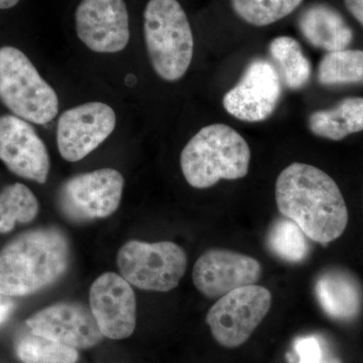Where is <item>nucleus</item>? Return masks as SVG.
Segmentation results:
<instances>
[{"label": "nucleus", "instance_id": "nucleus-1", "mask_svg": "<svg viewBox=\"0 0 363 363\" xmlns=\"http://www.w3.org/2000/svg\"><path fill=\"white\" fill-rule=\"evenodd\" d=\"M279 211L295 222L310 240L326 245L342 235L348 210L337 184L322 169L294 162L276 183Z\"/></svg>", "mask_w": 363, "mask_h": 363}, {"label": "nucleus", "instance_id": "nucleus-2", "mask_svg": "<svg viewBox=\"0 0 363 363\" xmlns=\"http://www.w3.org/2000/svg\"><path fill=\"white\" fill-rule=\"evenodd\" d=\"M70 262L65 234L39 228L16 236L0 250V292L23 297L61 278Z\"/></svg>", "mask_w": 363, "mask_h": 363}, {"label": "nucleus", "instance_id": "nucleus-3", "mask_svg": "<svg viewBox=\"0 0 363 363\" xmlns=\"http://www.w3.org/2000/svg\"><path fill=\"white\" fill-rule=\"evenodd\" d=\"M250 150L247 140L225 124L205 126L181 154L182 173L196 189L212 187L220 180H238L247 175Z\"/></svg>", "mask_w": 363, "mask_h": 363}, {"label": "nucleus", "instance_id": "nucleus-4", "mask_svg": "<svg viewBox=\"0 0 363 363\" xmlns=\"http://www.w3.org/2000/svg\"><path fill=\"white\" fill-rule=\"evenodd\" d=\"M143 33L150 63L160 77L177 81L193 59L194 38L177 0H150L143 13Z\"/></svg>", "mask_w": 363, "mask_h": 363}, {"label": "nucleus", "instance_id": "nucleus-5", "mask_svg": "<svg viewBox=\"0 0 363 363\" xmlns=\"http://www.w3.org/2000/svg\"><path fill=\"white\" fill-rule=\"evenodd\" d=\"M0 101L14 116L35 124L51 123L59 112L56 91L16 48H0Z\"/></svg>", "mask_w": 363, "mask_h": 363}, {"label": "nucleus", "instance_id": "nucleus-6", "mask_svg": "<svg viewBox=\"0 0 363 363\" xmlns=\"http://www.w3.org/2000/svg\"><path fill=\"white\" fill-rule=\"evenodd\" d=\"M117 266L130 285L150 292H169L185 274L188 259L185 250L172 241L131 240L117 253Z\"/></svg>", "mask_w": 363, "mask_h": 363}, {"label": "nucleus", "instance_id": "nucleus-7", "mask_svg": "<svg viewBox=\"0 0 363 363\" xmlns=\"http://www.w3.org/2000/svg\"><path fill=\"white\" fill-rule=\"evenodd\" d=\"M272 301V293L259 285L242 286L219 298L206 317L215 340L226 348L247 342L266 318Z\"/></svg>", "mask_w": 363, "mask_h": 363}, {"label": "nucleus", "instance_id": "nucleus-8", "mask_svg": "<svg viewBox=\"0 0 363 363\" xmlns=\"http://www.w3.org/2000/svg\"><path fill=\"white\" fill-rule=\"evenodd\" d=\"M123 188V177L114 169L78 174L62 184L58 205L72 221L106 218L118 209Z\"/></svg>", "mask_w": 363, "mask_h": 363}, {"label": "nucleus", "instance_id": "nucleus-9", "mask_svg": "<svg viewBox=\"0 0 363 363\" xmlns=\"http://www.w3.org/2000/svg\"><path fill=\"white\" fill-rule=\"evenodd\" d=\"M116 114L109 105L88 102L64 111L57 126V145L67 162L84 159L113 133Z\"/></svg>", "mask_w": 363, "mask_h": 363}, {"label": "nucleus", "instance_id": "nucleus-10", "mask_svg": "<svg viewBox=\"0 0 363 363\" xmlns=\"http://www.w3.org/2000/svg\"><path fill=\"white\" fill-rule=\"evenodd\" d=\"M281 95V81L272 62L255 59L242 77L223 98L231 116L247 123L266 121L277 108Z\"/></svg>", "mask_w": 363, "mask_h": 363}, {"label": "nucleus", "instance_id": "nucleus-11", "mask_svg": "<svg viewBox=\"0 0 363 363\" xmlns=\"http://www.w3.org/2000/svg\"><path fill=\"white\" fill-rule=\"evenodd\" d=\"M79 39L96 52L112 54L130 42V18L124 0H82L75 13Z\"/></svg>", "mask_w": 363, "mask_h": 363}, {"label": "nucleus", "instance_id": "nucleus-12", "mask_svg": "<svg viewBox=\"0 0 363 363\" xmlns=\"http://www.w3.org/2000/svg\"><path fill=\"white\" fill-rule=\"evenodd\" d=\"M260 276L259 260L233 250L212 248L196 262L192 279L205 297L219 298L236 289L255 285Z\"/></svg>", "mask_w": 363, "mask_h": 363}, {"label": "nucleus", "instance_id": "nucleus-13", "mask_svg": "<svg viewBox=\"0 0 363 363\" xmlns=\"http://www.w3.org/2000/svg\"><path fill=\"white\" fill-rule=\"evenodd\" d=\"M0 161L16 175L45 184L51 162L49 152L35 128L16 116H0Z\"/></svg>", "mask_w": 363, "mask_h": 363}, {"label": "nucleus", "instance_id": "nucleus-14", "mask_svg": "<svg viewBox=\"0 0 363 363\" xmlns=\"http://www.w3.org/2000/svg\"><path fill=\"white\" fill-rule=\"evenodd\" d=\"M90 310L104 337H130L136 325V298L130 284L116 272H105L90 288Z\"/></svg>", "mask_w": 363, "mask_h": 363}, {"label": "nucleus", "instance_id": "nucleus-15", "mask_svg": "<svg viewBox=\"0 0 363 363\" xmlns=\"http://www.w3.org/2000/svg\"><path fill=\"white\" fill-rule=\"evenodd\" d=\"M26 325L33 333L73 348H90L104 338L90 308L62 302L40 310Z\"/></svg>", "mask_w": 363, "mask_h": 363}, {"label": "nucleus", "instance_id": "nucleus-16", "mask_svg": "<svg viewBox=\"0 0 363 363\" xmlns=\"http://www.w3.org/2000/svg\"><path fill=\"white\" fill-rule=\"evenodd\" d=\"M314 292L320 307L332 319L348 321L362 310V286L352 274L343 269H329L320 274Z\"/></svg>", "mask_w": 363, "mask_h": 363}, {"label": "nucleus", "instance_id": "nucleus-17", "mask_svg": "<svg viewBox=\"0 0 363 363\" xmlns=\"http://www.w3.org/2000/svg\"><path fill=\"white\" fill-rule=\"evenodd\" d=\"M298 28L313 47L328 52L347 49L353 39L352 30L342 16L323 4L306 9L298 18Z\"/></svg>", "mask_w": 363, "mask_h": 363}, {"label": "nucleus", "instance_id": "nucleus-18", "mask_svg": "<svg viewBox=\"0 0 363 363\" xmlns=\"http://www.w3.org/2000/svg\"><path fill=\"white\" fill-rule=\"evenodd\" d=\"M308 124L314 135L331 140L359 133L363 130V98H346L334 108L314 112Z\"/></svg>", "mask_w": 363, "mask_h": 363}, {"label": "nucleus", "instance_id": "nucleus-19", "mask_svg": "<svg viewBox=\"0 0 363 363\" xmlns=\"http://www.w3.org/2000/svg\"><path fill=\"white\" fill-rule=\"evenodd\" d=\"M269 51L281 84L289 89L298 90L309 82L311 64L294 38H276L269 44Z\"/></svg>", "mask_w": 363, "mask_h": 363}, {"label": "nucleus", "instance_id": "nucleus-20", "mask_svg": "<svg viewBox=\"0 0 363 363\" xmlns=\"http://www.w3.org/2000/svg\"><path fill=\"white\" fill-rule=\"evenodd\" d=\"M39 201L26 185L11 184L0 192V233H11L16 223L35 220L39 213Z\"/></svg>", "mask_w": 363, "mask_h": 363}, {"label": "nucleus", "instance_id": "nucleus-21", "mask_svg": "<svg viewBox=\"0 0 363 363\" xmlns=\"http://www.w3.org/2000/svg\"><path fill=\"white\" fill-rule=\"evenodd\" d=\"M318 81L326 86L363 84V51L327 52L318 68Z\"/></svg>", "mask_w": 363, "mask_h": 363}, {"label": "nucleus", "instance_id": "nucleus-22", "mask_svg": "<svg viewBox=\"0 0 363 363\" xmlns=\"http://www.w3.org/2000/svg\"><path fill=\"white\" fill-rule=\"evenodd\" d=\"M306 238L307 236L295 222L288 218H281L269 227L267 245L279 259L298 264L304 262L309 253V245Z\"/></svg>", "mask_w": 363, "mask_h": 363}, {"label": "nucleus", "instance_id": "nucleus-23", "mask_svg": "<svg viewBox=\"0 0 363 363\" xmlns=\"http://www.w3.org/2000/svg\"><path fill=\"white\" fill-rule=\"evenodd\" d=\"M16 354L23 363H75V348L30 332L16 344Z\"/></svg>", "mask_w": 363, "mask_h": 363}, {"label": "nucleus", "instance_id": "nucleus-24", "mask_svg": "<svg viewBox=\"0 0 363 363\" xmlns=\"http://www.w3.org/2000/svg\"><path fill=\"white\" fill-rule=\"evenodd\" d=\"M303 0H231L236 14L255 26L277 23L298 9Z\"/></svg>", "mask_w": 363, "mask_h": 363}, {"label": "nucleus", "instance_id": "nucleus-25", "mask_svg": "<svg viewBox=\"0 0 363 363\" xmlns=\"http://www.w3.org/2000/svg\"><path fill=\"white\" fill-rule=\"evenodd\" d=\"M296 351L298 363H324L322 359V350L315 337L300 338L296 342Z\"/></svg>", "mask_w": 363, "mask_h": 363}, {"label": "nucleus", "instance_id": "nucleus-26", "mask_svg": "<svg viewBox=\"0 0 363 363\" xmlns=\"http://www.w3.org/2000/svg\"><path fill=\"white\" fill-rule=\"evenodd\" d=\"M14 308L13 297L0 292V326L6 323Z\"/></svg>", "mask_w": 363, "mask_h": 363}, {"label": "nucleus", "instance_id": "nucleus-27", "mask_svg": "<svg viewBox=\"0 0 363 363\" xmlns=\"http://www.w3.org/2000/svg\"><path fill=\"white\" fill-rule=\"evenodd\" d=\"M346 9L363 26V0H344Z\"/></svg>", "mask_w": 363, "mask_h": 363}, {"label": "nucleus", "instance_id": "nucleus-28", "mask_svg": "<svg viewBox=\"0 0 363 363\" xmlns=\"http://www.w3.org/2000/svg\"><path fill=\"white\" fill-rule=\"evenodd\" d=\"M20 0H0V9H9L16 6Z\"/></svg>", "mask_w": 363, "mask_h": 363}]
</instances>
